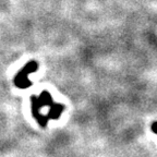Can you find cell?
Listing matches in <instances>:
<instances>
[{
    "label": "cell",
    "instance_id": "6da1fadb",
    "mask_svg": "<svg viewBox=\"0 0 157 157\" xmlns=\"http://www.w3.org/2000/svg\"><path fill=\"white\" fill-rule=\"evenodd\" d=\"M152 131L157 134V121H155V122L152 124Z\"/></svg>",
    "mask_w": 157,
    "mask_h": 157
}]
</instances>
